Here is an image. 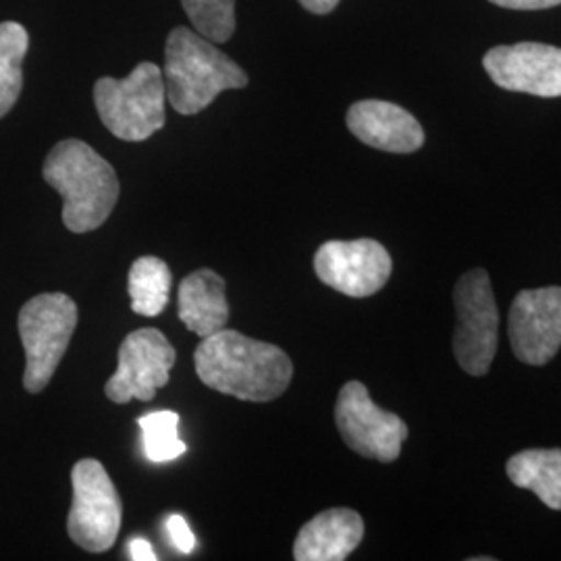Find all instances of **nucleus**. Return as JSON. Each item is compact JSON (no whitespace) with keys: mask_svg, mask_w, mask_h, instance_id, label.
<instances>
[{"mask_svg":"<svg viewBox=\"0 0 561 561\" xmlns=\"http://www.w3.org/2000/svg\"><path fill=\"white\" fill-rule=\"evenodd\" d=\"M127 551H129V558L134 561H157V553L152 549V545L146 541V539H131L127 545Z\"/></svg>","mask_w":561,"mask_h":561,"instance_id":"obj_23","label":"nucleus"},{"mask_svg":"<svg viewBox=\"0 0 561 561\" xmlns=\"http://www.w3.org/2000/svg\"><path fill=\"white\" fill-rule=\"evenodd\" d=\"M482 65L503 90L541 99L561 96V48L537 42L495 46L484 55Z\"/></svg>","mask_w":561,"mask_h":561,"instance_id":"obj_12","label":"nucleus"},{"mask_svg":"<svg viewBox=\"0 0 561 561\" xmlns=\"http://www.w3.org/2000/svg\"><path fill=\"white\" fill-rule=\"evenodd\" d=\"M456 304V360L472 377L489 373L497 354L500 312L493 296V285L484 268H474L461 275L454 289Z\"/></svg>","mask_w":561,"mask_h":561,"instance_id":"obj_6","label":"nucleus"},{"mask_svg":"<svg viewBox=\"0 0 561 561\" xmlns=\"http://www.w3.org/2000/svg\"><path fill=\"white\" fill-rule=\"evenodd\" d=\"M497 7L514 9V11H539V9H549L558 7L561 0H491Z\"/></svg>","mask_w":561,"mask_h":561,"instance_id":"obj_22","label":"nucleus"},{"mask_svg":"<svg viewBox=\"0 0 561 561\" xmlns=\"http://www.w3.org/2000/svg\"><path fill=\"white\" fill-rule=\"evenodd\" d=\"M42 175L62 196V222L73 233L99 229L119 201V178L81 140H62L46 157Z\"/></svg>","mask_w":561,"mask_h":561,"instance_id":"obj_2","label":"nucleus"},{"mask_svg":"<svg viewBox=\"0 0 561 561\" xmlns=\"http://www.w3.org/2000/svg\"><path fill=\"white\" fill-rule=\"evenodd\" d=\"M78 327V306L65 294H41L20 310V337L25 350L23 387L41 393L55 377Z\"/></svg>","mask_w":561,"mask_h":561,"instance_id":"obj_5","label":"nucleus"},{"mask_svg":"<svg viewBox=\"0 0 561 561\" xmlns=\"http://www.w3.org/2000/svg\"><path fill=\"white\" fill-rule=\"evenodd\" d=\"M173 275L167 262L157 256H141L131 264L127 291L131 298V310L140 317L154 319L169 304Z\"/></svg>","mask_w":561,"mask_h":561,"instance_id":"obj_17","label":"nucleus"},{"mask_svg":"<svg viewBox=\"0 0 561 561\" xmlns=\"http://www.w3.org/2000/svg\"><path fill=\"white\" fill-rule=\"evenodd\" d=\"M73 503L69 537L90 553L108 551L119 537L123 505L108 472L99 460H80L71 470Z\"/></svg>","mask_w":561,"mask_h":561,"instance_id":"obj_7","label":"nucleus"},{"mask_svg":"<svg viewBox=\"0 0 561 561\" xmlns=\"http://www.w3.org/2000/svg\"><path fill=\"white\" fill-rule=\"evenodd\" d=\"M175 360V347L159 329H138L121 343L119 366L104 393L115 403L154 400L157 391L169 382Z\"/></svg>","mask_w":561,"mask_h":561,"instance_id":"obj_9","label":"nucleus"},{"mask_svg":"<svg viewBox=\"0 0 561 561\" xmlns=\"http://www.w3.org/2000/svg\"><path fill=\"white\" fill-rule=\"evenodd\" d=\"M178 314L180 321L202 340L225 329L229 321V304L221 275L210 268H201L181 280Z\"/></svg>","mask_w":561,"mask_h":561,"instance_id":"obj_15","label":"nucleus"},{"mask_svg":"<svg viewBox=\"0 0 561 561\" xmlns=\"http://www.w3.org/2000/svg\"><path fill=\"white\" fill-rule=\"evenodd\" d=\"M335 422L341 439L362 458L391 463L398 460L408 439V426L398 414L385 412L370 400L368 389L358 381L341 387Z\"/></svg>","mask_w":561,"mask_h":561,"instance_id":"obj_8","label":"nucleus"},{"mask_svg":"<svg viewBox=\"0 0 561 561\" xmlns=\"http://www.w3.org/2000/svg\"><path fill=\"white\" fill-rule=\"evenodd\" d=\"M510 343L518 360L545 366L561 350V287L522 289L510 308Z\"/></svg>","mask_w":561,"mask_h":561,"instance_id":"obj_11","label":"nucleus"},{"mask_svg":"<svg viewBox=\"0 0 561 561\" xmlns=\"http://www.w3.org/2000/svg\"><path fill=\"white\" fill-rule=\"evenodd\" d=\"M144 435V454L150 461L175 460L187 451V445L181 442L180 416L175 412L162 410V412H152L146 414L138 421Z\"/></svg>","mask_w":561,"mask_h":561,"instance_id":"obj_19","label":"nucleus"},{"mask_svg":"<svg viewBox=\"0 0 561 561\" xmlns=\"http://www.w3.org/2000/svg\"><path fill=\"white\" fill-rule=\"evenodd\" d=\"M192 27L206 41L222 44L236 32V0H181Z\"/></svg>","mask_w":561,"mask_h":561,"instance_id":"obj_20","label":"nucleus"},{"mask_svg":"<svg viewBox=\"0 0 561 561\" xmlns=\"http://www.w3.org/2000/svg\"><path fill=\"white\" fill-rule=\"evenodd\" d=\"M162 78L167 101L180 115H198L225 90L248 85L240 65L190 27H175L169 34Z\"/></svg>","mask_w":561,"mask_h":561,"instance_id":"obj_3","label":"nucleus"},{"mask_svg":"<svg viewBox=\"0 0 561 561\" xmlns=\"http://www.w3.org/2000/svg\"><path fill=\"white\" fill-rule=\"evenodd\" d=\"M507 477L547 507L561 510V449H524L507 460Z\"/></svg>","mask_w":561,"mask_h":561,"instance_id":"obj_16","label":"nucleus"},{"mask_svg":"<svg viewBox=\"0 0 561 561\" xmlns=\"http://www.w3.org/2000/svg\"><path fill=\"white\" fill-rule=\"evenodd\" d=\"M194 364L206 387L256 403L280 398L294 377V364L280 347L231 329L204 337Z\"/></svg>","mask_w":561,"mask_h":561,"instance_id":"obj_1","label":"nucleus"},{"mask_svg":"<svg viewBox=\"0 0 561 561\" xmlns=\"http://www.w3.org/2000/svg\"><path fill=\"white\" fill-rule=\"evenodd\" d=\"M167 530H169V537H171L173 547H175L180 553L187 556V553L194 551L196 537H194L192 528L187 526V522L183 520L181 516H171V518L167 520Z\"/></svg>","mask_w":561,"mask_h":561,"instance_id":"obj_21","label":"nucleus"},{"mask_svg":"<svg viewBox=\"0 0 561 561\" xmlns=\"http://www.w3.org/2000/svg\"><path fill=\"white\" fill-rule=\"evenodd\" d=\"M319 279L350 298H368L381 291L391 277L393 262L375 240L327 241L314 256Z\"/></svg>","mask_w":561,"mask_h":561,"instance_id":"obj_10","label":"nucleus"},{"mask_svg":"<svg viewBox=\"0 0 561 561\" xmlns=\"http://www.w3.org/2000/svg\"><path fill=\"white\" fill-rule=\"evenodd\" d=\"M300 4L314 15H327L340 4V0H300Z\"/></svg>","mask_w":561,"mask_h":561,"instance_id":"obj_24","label":"nucleus"},{"mask_svg":"<svg viewBox=\"0 0 561 561\" xmlns=\"http://www.w3.org/2000/svg\"><path fill=\"white\" fill-rule=\"evenodd\" d=\"M30 46L27 30L18 21L0 23V117L20 99L23 88L21 65Z\"/></svg>","mask_w":561,"mask_h":561,"instance_id":"obj_18","label":"nucleus"},{"mask_svg":"<svg viewBox=\"0 0 561 561\" xmlns=\"http://www.w3.org/2000/svg\"><path fill=\"white\" fill-rule=\"evenodd\" d=\"M164 102V78L154 62H140L125 80L101 78L94 85L99 117L119 140L144 141L161 131Z\"/></svg>","mask_w":561,"mask_h":561,"instance_id":"obj_4","label":"nucleus"},{"mask_svg":"<svg viewBox=\"0 0 561 561\" xmlns=\"http://www.w3.org/2000/svg\"><path fill=\"white\" fill-rule=\"evenodd\" d=\"M364 539L360 514L347 507L321 512L301 526L294 545V560L343 561L358 549Z\"/></svg>","mask_w":561,"mask_h":561,"instance_id":"obj_14","label":"nucleus"},{"mask_svg":"<svg viewBox=\"0 0 561 561\" xmlns=\"http://www.w3.org/2000/svg\"><path fill=\"white\" fill-rule=\"evenodd\" d=\"M350 131L370 148L393 154L421 150L424 131L412 113L393 102L360 101L347 111Z\"/></svg>","mask_w":561,"mask_h":561,"instance_id":"obj_13","label":"nucleus"}]
</instances>
